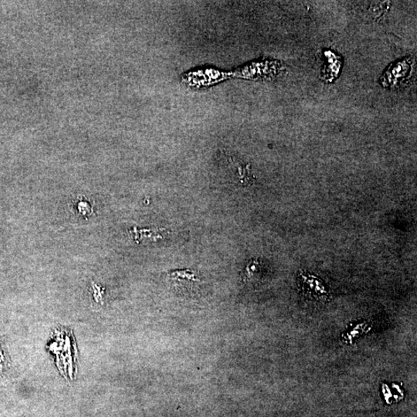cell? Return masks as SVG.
Returning a JSON list of instances; mask_svg holds the SVG:
<instances>
[{
    "label": "cell",
    "mask_w": 417,
    "mask_h": 417,
    "mask_svg": "<svg viewBox=\"0 0 417 417\" xmlns=\"http://www.w3.org/2000/svg\"><path fill=\"white\" fill-rule=\"evenodd\" d=\"M231 77V73L207 68L190 72L182 76V82L189 88H201L211 87Z\"/></svg>",
    "instance_id": "cell-4"
},
{
    "label": "cell",
    "mask_w": 417,
    "mask_h": 417,
    "mask_svg": "<svg viewBox=\"0 0 417 417\" xmlns=\"http://www.w3.org/2000/svg\"><path fill=\"white\" fill-rule=\"evenodd\" d=\"M7 366L8 360L6 357L1 342H0V373H2Z\"/></svg>",
    "instance_id": "cell-6"
},
{
    "label": "cell",
    "mask_w": 417,
    "mask_h": 417,
    "mask_svg": "<svg viewBox=\"0 0 417 417\" xmlns=\"http://www.w3.org/2000/svg\"><path fill=\"white\" fill-rule=\"evenodd\" d=\"M414 63L412 58H405L389 67L381 79L384 88H399L406 84L413 74Z\"/></svg>",
    "instance_id": "cell-3"
},
{
    "label": "cell",
    "mask_w": 417,
    "mask_h": 417,
    "mask_svg": "<svg viewBox=\"0 0 417 417\" xmlns=\"http://www.w3.org/2000/svg\"><path fill=\"white\" fill-rule=\"evenodd\" d=\"M388 7H389V3L388 2H385V3H380L378 2L376 4H373L372 8H371L370 11L371 13H372L373 15H374V17H380V15L384 13L385 11L388 10Z\"/></svg>",
    "instance_id": "cell-5"
},
{
    "label": "cell",
    "mask_w": 417,
    "mask_h": 417,
    "mask_svg": "<svg viewBox=\"0 0 417 417\" xmlns=\"http://www.w3.org/2000/svg\"><path fill=\"white\" fill-rule=\"evenodd\" d=\"M167 277L171 287L184 296L197 293L202 284L198 272L190 269L172 270L167 273Z\"/></svg>",
    "instance_id": "cell-2"
},
{
    "label": "cell",
    "mask_w": 417,
    "mask_h": 417,
    "mask_svg": "<svg viewBox=\"0 0 417 417\" xmlns=\"http://www.w3.org/2000/svg\"><path fill=\"white\" fill-rule=\"evenodd\" d=\"M285 66L281 61L265 60L241 67L231 73V77L253 81H272L282 76Z\"/></svg>",
    "instance_id": "cell-1"
}]
</instances>
